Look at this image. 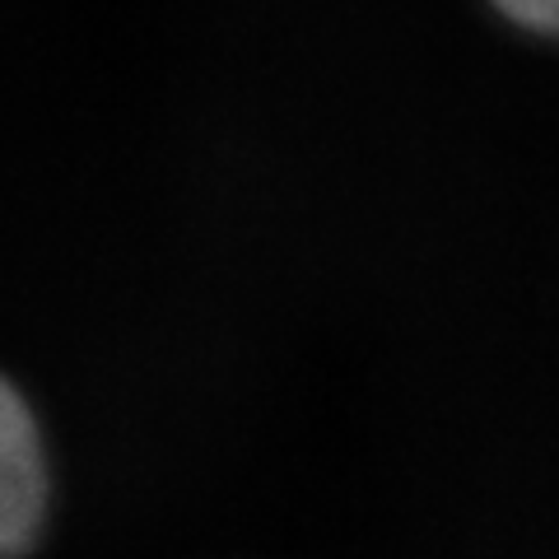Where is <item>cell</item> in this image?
Instances as JSON below:
<instances>
[{
  "mask_svg": "<svg viewBox=\"0 0 559 559\" xmlns=\"http://www.w3.org/2000/svg\"><path fill=\"white\" fill-rule=\"evenodd\" d=\"M47 503V466L38 425L24 396L0 378V555L24 550L38 536Z\"/></svg>",
  "mask_w": 559,
  "mask_h": 559,
  "instance_id": "6da1fadb",
  "label": "cell"
},
{
  "mask_svg": "<svg viewBox=\"0 0 559 559\" xmlns=\"http://www.w3.org/2000/svg\"><path fill=\"white\" fill-rule=\"evenodd\" d=\"M509 14H513L518 24H532V28L559 33V0H546V5H509Z\"/></svg>",
  "mask_w": 559,
  "mask_h": 559,
  "instance_id": "7a4b0ae2",
  "label": "cell"
}]
</instances>
